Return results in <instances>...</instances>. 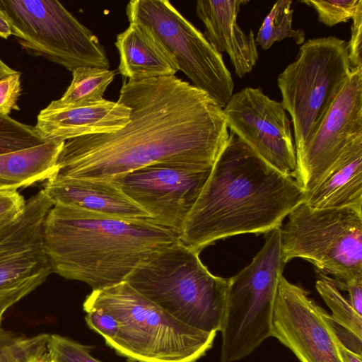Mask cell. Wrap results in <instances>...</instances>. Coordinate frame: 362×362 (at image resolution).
I'll list each match as a JSON object with an SVG mask.
<instances>
[{"instance_id": "8fae6325", "label": "cell", "mask_w": 362, "mask_h": 362, "mask_svg": "<svg viewBox=\"0 0 362 362\" xmlns=\"http://www.w3.org/2000/svg\"><path fill=\"white\" fill-rule=\"evenodd\" d=\"M213 166L155 163L110 180L143 209L153 222L181 235Z\"/></svg>"}, {"instance_id": "ffe728a7", "label": "cell", "mask_w": 362, "mask_h": 362, "mask_svg": "<svg viewBox=\"0 0 362 362\" xmlns=\"http://www.w3.org/2000/svg\"><path fill=\"white\" fill-rule=\"evenodd\" d=\"M64 142L49 141L0 154V191H16L56 175L57 160Z\"/></svg>"}, {"instance_id": "d6a6232c", "label": "cell", "mask_w": 362, "mask_h": 362, "mask_svg": "<svg viewBox=\"0 0 362 362\" xmlns=\"http://www.w3.org/2000/svg\"><path fill=\"white\" fill-rule=\"evenodd\" d=\"M334 285L339 290L346 291L349 293V300L352 307L358 315H362V277Z\"/></svg>"}, {"instance_id": "7a4b0ae2", "label": "cell", "mask_w": 362, "mask_h": 362, "mask_svg": "<svg viewBox=\"0 0 362 362\" xmlns=\"http://www.w3.org/2000/svg\"><path fill=\"white\" fill-rule=\"evenodd\" d=\"M305 199L294 178L272 167L230 132L180 240L199 252L220 239L267 233L280 227Z\"/></svg>"}, {"instance_id": "4fadbf2b", "label": "cell", "mask_w": 362, "mask_h": 362, "mask_svg": "<svg viewBox=\"0 0 362 362\" xmlns=\"http://www.w3.org/2000/svg\"><path fill=\"white\" fill-rule=\"evenodd\" d=\"M362 137V67L351 70L339 93L296 158V180L305 198L325 178L341 154Z\"/></svg>"}, {"instance_id": "836d02e7", "label": "cell", "mask_w": 362, "mask_h": 362, "mask_svg": "<svg viewBox=\"0 0 362 362\" xmlns=\"http://www.w3.org/2000/svg\"><path fill=\"white\" fill-rule=\"evenodd\" d=\"M15 35L14 28L5 11L0 7V36L7 39Z\"/></svg>"}, {"instance_id": "4316f807", "label": "cell", "mask_w": 362, "mask_h": 362, "mask_svg": "<svg viewBox=\"0 0 362 362\" xmlns=\"http://www.w3.org/2000/svg\"><path fill=\"white\" fill-rule=\"evenodd\" d=\"M45 143L34 127L10 116H0V154L33 147Z\"/></svg>"}, {"instance_id": "ac0fdd59", "label": "cell", "mask_w": 362, "mask_h": 362, "mask_svg": "<svg viewBox=\"0 0 362 362\" xmlns=\"http://www.w3.org/2000/svg\"><path fill=\"white\" fill-rule=\"evenodd\" d=\"M119 56L118 71L129 80L142 81L175 76L176 61L153 33L136 22L116 37Z\"/></svg>"}, {"instance_id": "44dd1931", "label": "cell", "mask_w": 362, "mask_h": 362, "mask_svg": "<svg viewBox=\"0 0 362 362\" xmlns=\"http://www.w3.org/2000/svg\"><path fill=\"white\" fill-rule=\"evenodd\" d=\"M52 273L43 244L0 260V309L12 306Z\"/></svg>"}, {"instance_id": "ba28073f", "label": "cell", "mask_w": 362, "mask_h": 362, "mask_svg": "<svg viewBox=\"0 0 362 362\" xmlns=\"http://www.w3.org/2000/svg\"><path fill=\"white\" fill-rule=\"evenodd\" d=\"M280 226L282 255L311 262L334 284L362 277V211L315 209L303 202Z\"/></svg>"}, {"instance_id": "9a60e30c", "label": "cell", "mask_w": 362, "mask_h": 362, "mask_svg": "<svg viewBox=\"0 0 362 362\" xmlns=\"http://www.w3.org/2000/svg\"><path fill=\"white\" fill-rule=\"evenodd\" d=\"M124 104L102 99L77 105L61 106L52 101L37 115L34 127L45 141H62L98 134L115 132L130 120Z\"/></svg>"}, {"instance_id": "1f68e13d", "label": "cell", "mask_w": 362, "mask_h": 362, "mask_svg": "<svg viewBox=\"0 0 362 362\" xmlns=\"http://www.w3.org/2000/svg\"><path fill=\"white\" fill-rule=\"evenodd\" d=\"M25 201L16 191H0V228L19 216Z\"/></svg>"}, {"instance_id": "d4e9b609", "label": "cell", "mask_w": 362, "mask_h": 362, "mask_svg": "<svg viewBox=\"0 0 362 362\" xmlns=\"http://www.w3.org/2000/svg\"><path fill=\"white\" fill-rule=\"evenodd\" d=\"M320 274L315 287L332 311V320L341 327L362 337V315H358L349 300L340 293L327 275Z\"/></svg>"}, {"instance_id": "d6986e66", "label": "cell", "mask_w": 362, "mask_h": 362, "mask_svg": "<svg viewBox=\"0 0 362 362\" xmlns=\"http://www.w3.org/2000/svg\"><path fill=\"white\" fill-rule=\"evenodd\" d=\"M304 203L315 209L351 208L362 211V137L345 150Z\"/></svg>"}, {"instance_id": "8d00e7d4", "label": "cell", "mask_w": 362, "mask_h": 362, "mask_svg": "<svg viewBox=\"0 0 362 362\" xmlns=\"http://www.w3.org/2000/svg\"><path fill=\"white\" fill-rule=\"evenodd\" d=\"M7 310L6 308L0 309V334H1L5 330L1 328V320L3 318V315L5 312Z\"/></svg>"}, {"instance_id": "52a82bcc", "label": "cell", "mask_w": 362, "mask_h": 362, "mask_svg": "<svg viewBox=\"0 0 362 362\" xmlns=\"http://www.w3.org/2000/svg\"><path fill=\"white\" fill-rule=\"evenodd\" d=\"M347 42L328 36L310 39L279 75L281 102L290 115L296 158L304 151L351 73Z\"/></svg>"}, {"instance_id": "e0dca14e", "label": "cell", "mask_w": 362, "mask_h": 362, "mask_svg": "<svg viewBox=\"0 0 362 362\" xmlns=\"http://www.w3.org/2000/svg\"><path fill=\"white\" fill-rule=\"evenodd\" d=\"M247 0H199L196 13L203 22L204 35L214 49L226 52L240 78L250 73L256 65L259 53L252 30L246 34L238 23V15Z\"/></svg>"}, {"instance_id": "f1b7e54d", "label": "cell", "mask_w": 362, "mask_h": 362, "mask_svg": "<svg viewBox=\"0 0 362 362\" xmlns=\"http://www.w3.org/2000/svg\"><path fill=\"white\" fill-rule=\"evenodd\" d=\"M300 2L313 7L317 13L318 21L328 27L348 22L362 4V0H303Z\"/></svg>"}, {"instance_id": "4dcf8cb0", "label": "cell", "mask_w": 362, "mask_h": 362, "mask_svg": "<svg viewBox=\"0 0 362 362\" xmlns=\"http://www.w3.org/2000/svg\"><path fill=\"white\" fill-rule=\"evenodd\" d=\"M351 37L347 42L348 57L351 69L362 67V4L352 18Z\"/></svg>"}, {"instance_id": "9c48e42d", "label": "cell", "mask_w": 362, "mask_h": 362, "mask_svg": "<svg viewBox=\"0 0 362 362\" xmlns=\"http://www.w3.org/2000/svg\"><path fill=\"white\" fill-rule=\"evenodd\" d=\"M18 42L30 54L72 71L78 67L109 69L98 37L56 0H0Z\"/></svg>"}, {"instance_id": "8992f818", "label": "cell", "mask_w": 362, "mask_h": 362, "mask_svg": "<svg viewBox=\"0 0 362 362\" xmlns=\"http://www.w3.org/2000/svg\"><path fill=\"white\" fill-rule=\"evenodd\" d=\"M285 264L279 227L267 233L252 262L229 278L220 331V362L240 361L272 337L274 303Z\"/></svg>"}, {"instance_id": "74e56055", "label": "cell", "mask_w": 362, "mask_h": 362, "mask_svg": "<svg viewBox=\"0 0 362 362\" xmlns=\"http://www.w3.org/2000/svg\"><path fill=\"white\" fill-rule=\"evenodd\" d=\"M38 362H54L52 361H51L48 356H47V354H46V355L42 357Z\"/></svg>"}, {"instance_id": "e575fe53", "label": "cell", "mask_w": 362, "mask_h": 362, "mask_svg": "<svg viewBox=\"0 0 362 362\" xmlns=\"http://www.w3.org/2000/svg\"><path fill=\"white\" fill-rule=\"evenodd\" d=\"M336 337V343L343 362H362V355L357 354L345 347Z\"/></svg>"}, {"instance_id": "d590c367", "label": "cell", "mask_w": 362, "mask_h": 362, "mask_svg": "<svg viewBox=\"0 0 362 362\" xmlns=\"http://www.w3.org/2000/svg\"><path fill=\"white\" fill-rule=\"evenodd\" d=\"M16 72L0 59V79Z\"/></svg>"}, {"instance_id": "cb8c5ba5", "label": "cell", "mask_w": 362, "mask_h": 362, "mask_svg": "<svg viewBox=\"0 0 362 362\" xmlns=\"http://www.w3.org/2000/svg\"><path fill=\"white\" fill-rule=\"evenodd\" d=\"M291 0L276 2L264 18L255 37L263 49H269L274 42L285 38L292 39L301 45L305 42V33L301 28L292 27L293 10L291 8Z\"/></svg>"}, {"instance_id": "7c38bea8", "label": "cell", "mask_w": 362, "mask_h": 362, "mask_svg": "<svg viewBox=\"0 0 362 362\" xmlns=\"http://www.w3.org/2000/svg\"><path fill=\"white\" fill-rule=\"evenodd\" d=\"M223 113L230 132L272 167L296 179V155L291 120L281 102L260 88L233 94Z\"/></svg>"}, {"instance_id": "83f0119b", "label": "cell", "mask_w": 362, "mask_h": 362, "mask_svg": "<svg viewBox=\"0 0 362 362\" xmlns=\"http://www.w3.org/2000/svg\"><path fill=\"white\" fill-rule=\"evenodd\" d=\"M90 346L59 334H49L47 354L54 362H102L90 355Z\"/></svg>"}, {"instance_id": "277c9868", "label": "cell", "mask_w": 362, "mask_h": 362, "mask_svg": "<svg viewBox=\"0 0 362 362\" xmlns=\"http://www.w3.org/2000/svg\"><path fill=\"white\" fill-rule=\"evenodd\" d=\"M83 307L88 327L129 362H197L216 336L175 319L127 281L93 290Z\"/></svg>"}, {"instance_id": "7402d4cb", "label": "cell", "mask_w": 362, "mask_h": 362, "mask_svg": "<svg viewBox=\"0 0 362 362\" xmlns=\"http://www.w3.org/2000/svg\"><path fill=\"white\" fill-rule=\"evenodd\" d=\"M53 205L42 189L25 202L19 216L0 228V260L42 243L43 224Z\"/></svg>"}, {"instance_id": "2e32d148", "label": "cell", "mask_w": 362, "mask_h": 362, "mask_svg": "<svg viewBox=\"0 0 362 362\" xmlns=\"http://www.w3.org/2000/svg\"><path fill=\"white\" fill-rule=\"evenodd\" d=\"M43 189L54 205L122 219H151L111 180L71 178L56 174L46 181Z\"/></svg>"}, {"instance_id": "f546056e", "label": "cell", "mask_w": 362, "mask_h": 362, "mask_svg": "<svg viewBox=\"0 0 362 362\" xmlns=\"http://www.w3.org/2000/svg\"><path fill=\"white\" fill-rule=\"evenodd\" d=\"M21 76V72L17 71L0 79V116H7L12 110H19Z\"/></svg>"}, {"instance_id": "30bf717a", "label": "cell", "mask_w": 362, "mask_h": 362, "mask_svg": "<svg viewBox=\"0 0 362 362\" xmlns=\"http://www.w3.org/2000/svg\"><path fill=\"white\" fill-rule=\"evenodd\" d=\"M129 23L147 26L176 61L179 71L221 108L233 95L234 83L222 54L167 0H132Z\"/></svg>"}, {"instance_id": "5b68a950", "label": "cell", "mask_w": 362, "mask_h": 362, "mask_svg": "<svg viewBox=\"0 0 362 362\" xmlns=\"http://www.w3.org/2000/svg\"><path fill=\"white\" fill-rule=\"evenodd\" d=\"M199 254L179 240L135 269L126 281L182 323L217 333L225 316L229 278L212 274Z\"/></svg>"}, {"instance_id": "6da1fadb", "label": "cell", "mask_w": 362, "mask_h": 362, "mask_svg": "<svg viewBox=\"0 0 362 362\" xmlns=\"http://www.w3.org/2000/svg\"><path fill=\"white\" fill-rule=\"evenodd\" d=\"M117 101L130 108L129 122L65 141L57 175L110 180L155 163L213 166L229 136L223 109L175 76L124 81Z\"/></svg>"}, {"instance_id": "5bb4252c", "label": "cell", "mask_w": 362, "mask_h": 362, "mask_svg": "<svg viewBox=\"0 0 362 362\" xmlns=\"http://www.w3.org/2000/svg\"><path fill=\"white\" fill-rule=\"evenodd\" d=\"M327 314L306 290L282 276L274 303L272 337L300 362H343Z\"/></svg>"}, {"instance_id": "603a6c76", "label": "cell", "mask_w": 362, "mask_h": 362, "mask_svg": "<svg viewBox=\"0 0 362 362\" xmlns=\"http://www.w3.org/2000/svg\"><path fill=\"white\" fill-rule=\"evenodd\" d=\"M72 80L62 98L52 102L61 106L90 103L103 99L113 81L114 71L98 67H78L72 71Z\"/></svg>"}, {"instance_id": "484cf974", "label": "cell", "mask_w": 362, "mask_h": 362, "mask_svg": "<svg viewBox=\"0 0 362 362\" xmlns=\"http://www.w3.org/2000/svg\"><path fill=\"white\" fill-rule=\"evenodd\" d=\"M49 334L32 337L4 331L0 334V362H38L47 354Z\"/></svg>"}, {"instance_id": "3957f363", "label": "cell", "mask_w": 362, "mask_h": 362, "mask_svg": "<svg viewBox=\"0 0 362 362\" xmlns=\"http://www.w3.org/2000/svg\"><path fill=\"white\" fill-rule=\"evenodd\" d=\"M180 238L151 219H122L61 205H53L42 230L52 272L93 290L125 281Z\"/></svg>"}]
</instances>
